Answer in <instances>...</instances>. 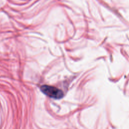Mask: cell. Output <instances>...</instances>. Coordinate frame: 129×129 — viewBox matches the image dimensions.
Wrapping results in <instances>:
<instances>
[{"label":"cell","mask_w":129,"mask_h":129,"mask_svg":"<svg viewBox=\"0 0 129 129\" xmlns=\"http://www.w3.org/2000/svg\"><path fill=\"white\" fill-rule=\"evenodd\" d=\"M40 90L43 94L53 99H60L63 97V92L53 86L47 85H42L40 87Z\"/></svg>","instance_id":"6da1fadb"}]
</instances>
